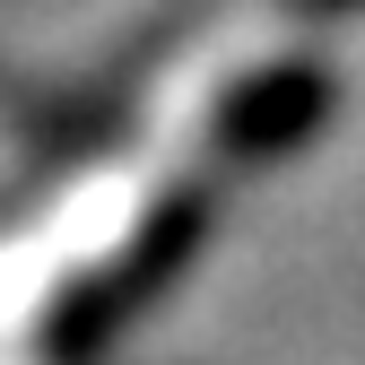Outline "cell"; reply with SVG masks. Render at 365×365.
Wrapping results in <instances>:
<instances>
[{
    "label": "cell",
    "mask_w": 365,
    "mask_h": 365,
    "mask_svg": "<svg viewBox=\"0 0 365 365\" xmlns=\"http://www.w3.org/2000/svg\"><path fill=\"white\" fill-rule=\"evenodd\" d=\"M192 244H200V200H174L165 217H148V235L130 244L96 287H78V304L53 322V339H61V348H96V339H113L130 313H140V304L174 279V269H182V252H192Z\"/></svg>",
    "instance_id": "obj_1"
},
{
    "label": "cell",
    "mask_w": 365,
    "mask_h": 365,
    "mask_svg": "<svg viewBox=\"0 0 365 365\" xmlns=\"http://www.w3.org/2000/svg\"><path fill=\"white\" fill-rule=\"evenodd\" d=\"M322 96H331V78H322V70H269L261 87H244V105L226 113V140H235V157H269V148L304 140V130L322 122Z\"/></svg>",
    "instance_id": "obj_2"
}]
</instances>
